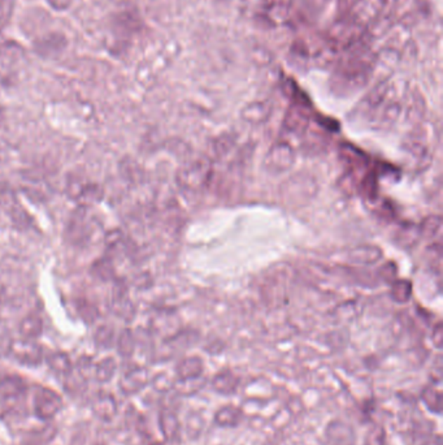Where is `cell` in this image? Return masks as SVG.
I'll return each instance as SVG.
<instances>
[{
	"label": "cell",
	"mask_w": 443,
	"mask_h": 445,
	"mask_svg": "<svg viewBox=\"0 0 443 445\" xmlns=\"http://www.w3.org/2000/svg\"><path fill=\"white\" fill-rule=\"evenodd\" d=\"M42 330H44V323L41 318L35 315H29L20 323V332L25 339H34L41 335Z\"/></svg>",
	"instance_id": "3957f363"
},
{
	"label": "cell",
	"mask_w": 443,
	"mask_h": 445,
	"mask_svg": "<svg viewBox=\"0 0 443 445\" xmlns=\"http://www.w3.org/2000/svg\"><path fill=\"white\" fill-rule=\"evenodd\" d=\"M3 298H4V289L0 287V304H1V301H3Z\"/></svg>",
	"instance_id": "d6986e66"
},
{
	"label": "cell",
	"mask_w": 443,
	"mask_h": 445,
	"mask_svg": "<svg viewBox=\"0 0 443 445\" xmlns=\"http://www.w3.org/2000/svg\"><path fill=\"white\" fill-rule=\"evenodd\" d=\"M85 185L86 183H79L77 180H72V181L68 183V186H67V193L70 194V197H72V198L79 200V195L82 194V191L85 188Z\"/></svg>",
	"instance_id": "2e32d148"
},
{
	"label": "cell",
	"mask_w": 443,
	"mask_h": 445,
	"mask_svg": "<svg viewBox=\"0 0 443 445\" xmlns=\"http://www.w3.org/2000/svg\"><path fill=\"white\" fill-rule=\"evenodd\" d=\"M79 313L81 315V318L86 323H93V322H95V319L98 318V309L93 304H88V302H82L79 306Z\"/></svg>",
	"instance_id": "30bf717a"
},
{
	"label": "cell",
	"mask_w": 443,
	"mask_h": 445,
	"mask_svg": "<svg viewBox=\"0 0 443 445\" xmlns=\"http://www.w3.org/2000/svg\"><path fill=\"white\" fill-rule=\"evenodd\" d=\"M51 7L58 11H64V9L70 8L73 3V0H46Z\"/></svg>",
	"instance_id": "ac0fdd59"
},
{
	"label": "cell",
	"mask_w": 443,
	"mask_h": 445,
	"mask_svg": "<svg viewBox=\"0 0 443 445\" xmlns=\"http://www.w3.org/2000/svg\"><path fill=\"white\" fill-rule=\"evenodd\" d=\"M94 339L99 345H105L108 347L113 339L112 328L110 325H100L98 330H96L95 335H94Z\"/></svg>",
	"instance_id": "8fae6325"
},
{
	"label": "cell",
	"mask_w": 443,
	"mask_h": 445,
	"mask_svg": "<svg viewBox=\"0 0 443 445\" xmlns=\"http://www.w3.org/2000/svg\"><path fill=\"white\" fill-rule=\"evenodd\" d=\"M105 243L110 249H114L121 244V232L120 231H110L105 237Z\"/></svg>",
	"instance_id": "9a60e30c"
},
{
	"label": "cell",
	"mask_w": 443,
	"mask_h": 445,
	"mask_svg": "<svg viewBox=\"0 0 443 445\" xmlns=\"http://www.w3.org/2000/svg\"><path fill=\"white\" fill-rule=\"evenodd\" d=\"M239 419H241V413L232 406L221 409L216 415V422L223 426H235L239 422Z\"/></svg>",
	"instance_id": "8992f818"
},
{
	"label": "cell",
	"mask_w": 443,
	"mask_h": 445,
	"mask_svg": "<svg viewBox=\"0 0 443 445\" xmlns=\"http://www.w3.org/2000/svg\"><path fill=\"white\" fill-rule=\"evenodd\" d=\"M13 0H0V27H3L12 13Z\"/></svg>",
	"instance_id": "5bb4252c"
},
{
	"label": "cell",
	"mask_w": 443,
	"mask_h": 445,
	"mask_svg": "<svg viewBox=\"0 0 443 445\" xmlns=\"http://www.w3.org/2000/svg\"><path fill=\"white\" fill-rule=\"evenodd\" d=\"M326 435L331 445H354L355 443V434L352 428L340 422L331 423L326 430Z\"/></svg>",
	"instance_id": "7a4b0ae2"
},
{
	"label": "cell",
	"mask_w": 443,
	"mask_h": 445,
	"mask_svg": "<svg viewBox=\"0 0 443 445\" xmlns=\"http://www.w3.org/2000/svg\"><path fill=\"white\" fill-rule=\"evenodd\" d=\"M119 347H120V352L122 353L131 352V347H133V336H131V332H122L120 340H119Z\"/></svg>",
	"instance_id": "e0dca14e"
},
{
	"label": "cell",
	"mask_w": 443,
	"mask_h": 445,
	"mask_svg": "<svg viewBox=\"0 0 443 445\" xmlns=\"http://www.w3.org/2000/svg\"><path fill=\"white\" fill-rule=\"evenodd\" d=\"M199 373L200 365L199 363H195L194 359L183 362L181 370H180V374H181V376L185 378V379H189V378H192V376L198 375Z\"/></svg>",
	"instance_id": "7c38bea8"
},
{
	"label": "cell",
	"mask_w": 443,
	"mask_h": 445,
	"mask_svg": "<svg viewBox=\"0 0 443 445\" xmlns=\"http://www.w3.org/2000/svg\"><path fill=\"white\" fill-rule=\"evenodd\" d=\"M93 271L95 273L96 278L102 280H111L113 279V275H114V270H113L112 263L110 262L108 259H99L94 263L93 266Z\"/></svg>",
	"instance_id": "ba28073f"
},
{
	"label": "cell",
	"mask_w": 443,
	"mask_h": 445,
	"mask_svg": "<svg viewBox=\"0 0 443 445\" xmlns=\"http://www.w3.org/2000/svg\"><path fill=\"white\" fill-rule=\"evenodd\" d=\"M50 365L58 371H65L70 368V359L65 354L58 353L50 358Z\"/></svg>",
	"instance_id": "4fadbf2b"
},
{
	"label": "cell",
	"mask_w": 443,
	"mask_h": 445,
	"mask_svg": "<svg viewBox=\"0 0 443 445\" xmlns=\"http://www.w3.org/2000/svg\"><path fill=\"white\" fill-rule=\"evenodd\" d=\"M112 310L114 311V314L119 315L120 318H125V319L131 318V315L134 314V307L126 296L113 297Z\"/></svg>",
	"instance_id": "5b68a950"
},
{
	"label": "cell",
	"mask_w": 443,
	"mask_h": 445,
	"mask_svg": "<svg viewBox=\"0 0 443 445\" xmlns=\"http://www.w3.org/2000/svg\"><path fill=\"white\" fill-rule=\"evenodd\" d=\"M102 194H103L102 189L98 185L86 183L84 191H82V194L79 195V201H85L84 202L85 206L93 205V203H95V202L99 201L102 198Z\"/></svg>",
	"instance_id": "52a82bcc"
},
{
	"label": "cell",
	"mask_w": 443,
	"mask_h": 445,
	"mask_svg": "<svg viewBox=\"0 0 443 445\" xmlns=\"http://www.w3.org/2000/svg\"><path fill=\"white\" fill-rule=\"evenodd\" d=\"M385 430L381 426H373L366 432L363 445H385Z\"/></svg>",
	"instance_id": "9c48e42d"
},
{
	"label": "cell",
	"mask_w": 443,
	"mask_h": 445,
	"mask_svg": "<svg viewBox=\"0 0 443 445\" xmlns=\"http://www.w3.org/2000/svg\"><path fill=\"white\" fill-rule=\"evenodd\" d=\"M12 354L22 363H37L41 359V348L32 339L15 341L12 345Z\"/></svg>",
	"instance_id": "6da1fadb"
},
{
	"label": "cell",
	"mask_w": 443,
	"mask_h": 445,
	"mask_svg": "<svg viewBox=\"0 0 443 445\" xmlns=\"http://www.w3.org/2000/svg\"><path fill=\"white\" fill-rule=\"evenodd\" d=\"M421 399H423V401L425 402L426 406L430 411L438 413V414L442 411V393L437 391L435 388H426Z\"/></svg>",
	"instance_id": "277c9868"
}]
</instances>
